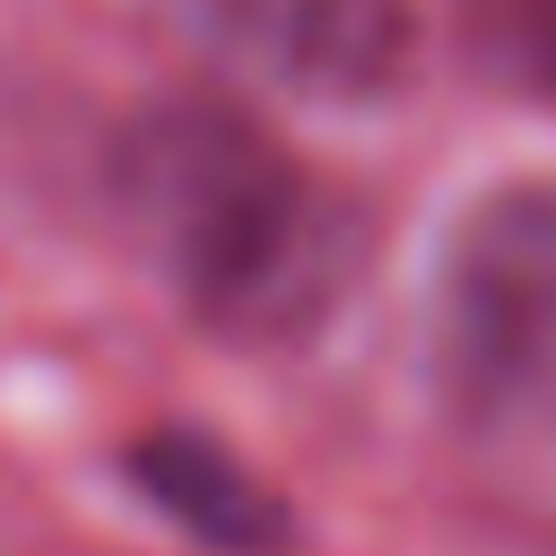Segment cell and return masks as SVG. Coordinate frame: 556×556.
Returning <instances> with one entry per match:
<instances>
[{"label": "cell", "mask_w": 556, "mask_h": 556, "mask_svg": "<svg viewBox=\"0 0 556 556\" xmlns=\"http://www.w3.org/2000/svg\"><path fill=\"white\" fill-rule=\"evenodd\" d=\"M426 382L478 443H556V174L452 217L426 278Z\"/></svg>", "instance_id": "cell-2"}, {"label": "cell", "mask_w": 556, "mask_h": 556, "mask_svg": "<svg viewBox=\"0 0 556 556\" xmlns=\"http://www.w3.org/2000/svg\"><path fill=\"white\" fill-rule=\"evenodd\" d=\"M208 61L304 96L374 104L417 61V0H156Z\"/></svg>", "instance_id": "cell-3"}, {"label": "cell", "mask_w": 556, "mask_h": 556, "mask_svg": "<svg viewBox=\"0 0 556 556\" xmlns=\"http://www.w3.org/2000/svg\"><path fill=\"white\" fill-rule=\"evenodd\" d=\"M130 486H139L174 530H191V539L217 547V556H287V539H295L278 486H261L226 443L182 434V426H156V434L130 443Z\"/></svg>", "instance_id": "cell-4"}, {"label": "cell", "mask_w": 556, "mask_h": 556, "mask_svg": "<svg viewBox=\"0 0 556 556\" xmlns=\"http://www.w3.org/2000/svg\"><path fill=\"white\" fill-rule=\"evenodd\" d=\"M113 208L191 321L243 348L304 339L356 261L348 208L217 96H165L122 122Z\"/></svg>", "instance_id": "cell-1"}, {"label": "cell", "mask_w": 556, "mask_h": 556, "mask_svg": "<svg viewBox=\"0 0 556 556\" xmlns=\"http://www.w3.org/2000/svg\"><path fill=\"white\" fill-rule=\"evenodd\" d=\"M460 35L478 78L556 96V0H460Z\"/></svg>", "instance_id": "cell-5"}]
</instances>
